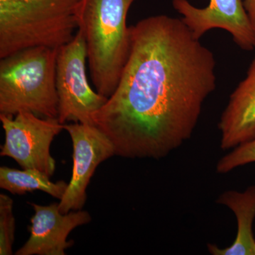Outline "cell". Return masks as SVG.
<instances>
[{
  "label": "cell",
  "instance_id": "obj_11",
  "mask_svg": "<svg viewBox=\"0 0 255 255\" xmlns=\"http://www.w3.org/2000/svg\"><path fill=\"white\" fill-rule=\"evenodd\" d=\"M217 202L230 208L236 215L238 232L231 246L219 248L208 245V250L214 255H255V240L253 223L255 219V185L243 192L228 191L219 196Z\"/></svg>",
  "mask_w": 255,
  "mask_h": 255
},
{
  "label": "cell",
  "instance_id": "obj_10",
  "mask_svg": "<svg viewBox=\"0 0 255 255\" xmlns=\"http://www.w3.org/2000/svg\"><path fill=\"white\" fill-rule=\"evenodd\" d=\"M221 147L234 148L255 137V57L220 119Z\"/></svg>",
  "mask_w": 255,
  "mask_h": 255
},
{
  "label": "cell",
  "instance_id": "obj_4",
  "mask_svg": "<svg viewBox=\"0 0 255 255\" xmlns=\"http://www.w3.org/2000/svg\"><path fill=\"white\" fill-rule=\"evenodd\" d=\"M58 48H26L0 61V114L31 112L58 119L56 88Z\"/></svg>",
  "mask_w": 255,
  "mask_h": 255
},
{
  "label": "cell",
  "instance_id": "obj_3",
  "mask_svg": "<svg viewBox=\"0 0 255 255\" xmlns=\"http://www.w3.org/2000/svg\"><path fill=\"white\" fill-rule=\"evenodd\" d=\"M82 0H0V58L33 47L58 48L78 29Z\"/></svg>",
  "mask_w": 255,
  "mask_h": 255
},
{
  "label": "cell",
  "instance_id": "obj_2",
  "mask_svg": "<svg viewBox=\"0 0 255 255\" xmlns=\"http://www.w3.org/2000/svg\"><path fill=\"white\" fill-rule=\"evenodd\" d=\"M136 0H82L78 30L86 42L87 61L96 91L110 98L128 59L130 28L127 18Z\"/></svg>",
  "mask_w": 255,
  "mask_h": 255
},
{
  "label": "cell",
  "instance_id": "obj_5",
  "mask_svg": "<svg viewBox=\"0 0 255 255\" xmlns=\"http://www.w3.org/2000/svg\"><path fill=\"white\" fill-rule=\"evenodd\" d=\"M86 42L78 31L73 39L58 48L56 88L58 120L95 125V118L108 98L94 91L86 73Z\"/></svg>",
  "mask_w": 255,
  "mask_h": 255
},
{
  "label": "cell",
  "instance_id": "obj_12",
  "mask_svg": "<svg viewBox=\"0 0 255 255\" xmlns=\"http://www.w3.org/2000/svg\"><path fill=\"white\" fill-rule=\"evenodd\" d=\"M64 181L53 182L50 176L36 169H19L0 167V187L12 194L23 195L27 192L41 191L61 200L68 188Z\"/></svg>",
  "mask_w": 255,
  "mask_h": 255
},
{
  "label": "cell",
  "instance_id": "obj_15",
  "mask_svg": "<svg viewBox=\"0 0 255 255\" xmlns=\"http://www.w3.org/2000/svg\"><path fill=\"white\" fill-rule=\"evenodd\" d=\"M243 4L251 23L255 42V0H243Z\"/></svg>",
  "mask_w": 255,
  "mask_h": 255
},
{
  "label": "cell",
  "instance_id": "obj_9",
  "mask_svg": "<svg viewBox=\"0 0 255 255\" xmlns=\"http://www.w3.org/2000/svg\"><path fill=\"white\" fill-rule=\"evenodd\" d=\"M30 205L35 212L31 219V235L16 255H65V251L73 245V241H68L69 234L92 221L90 214L82 210L62 214L58 203L48 206L30 203Z\"/></svg>",
  "mask_w": 255,
  "mask_h": 255
},
{
  "label": "cell",
  "instance_id": "obj_1",
  "mask_svg": "<svg viewBox=\"0 0 255 255\" xmlns=\"http://www.w3.org/2000/svg\"><path fill=\"white\" fill-rule=\"evenodd\" d=\"M129 28L128 59L95 125L116 155L163 158L192 135L216 90V59L179 18L157 15Z\"/></svg>",
  "mask_w": 255,
  "mask_h": 255
},
{
  "label": "cell",
  "instance_id": "obj_8",
  "mask_svg": "<svg viewBox=\"0 0 255 255\" xmlns=\"http://www.w3.org/2000/svg\"><path fill=\"white\" fill-rule=\"evenodd\" d=\"M172 5L197 39L213 28H221L231 33L242 49H255L254 34L243 0H209L205 8L196 7L188 0H173Z\"/></svg>",
  "mask_w": 255,
  "mask_h": 255
},
{
  "label": "cell",
  "instance_id": "obj_13",
  "mask_svg": "<svg viewBox=\"0 0 255 255\" xmlns=\"http://www.w3.org/2000/svg\"><path fill=\"white\" fill-rule=\"evenodd\" d=\"M12 199L6 194H0V255H12L14 241L15 219L13 214Z\"/></svg>",
  "mask_w": 255,
  "mask_h": 255
},
{
  "label": "cell",
  "instance_id": "obj_7",
  "mask_svg": "<svg viewBox=\"0 0 255 255\" xmlns=\"http://www.w3.org/2000/svg\"><path fill=\"white\" fill-rule=\"evenodd\" d=\"M71 137L73 168L71 179L61 200L62 214L82 210L87 200V188L98 165L115 155L110 138L99 128L90 124H64Z\"/></svg>",
  "mask_w": 255,
  "mask_h": 255
},
{
  "label": "cell",
  "instance_id": "obj_14",
  "mask_svg": "<svg viewBox=\"0 0 255 255\" xmlns=\"http://www.w3.org/2000/svg\"><path fill=\"white\" fill-rule=\"evenodd\" d=\"M253 162H255V137L234 147L232 152L220 159L216 169L220 174H226Z\"/></svg>",
  "mask_w": 255,
  "mask_h": 255
},
{
  "label": "cell",
  "instance_id": "obj_6",
  "mask_svg": "<svg viewBox=\"0 0 255 255\" xmlns=\"http://www.w3.org/2000/svg\"><path fill=\"white\" fill-rule=\"evenodd\" d=\"M5 141L0 155L9 157L23 169H36L50 177L55 170V160L50 155L53 139L64 130L58 119L41 118L31 112L11 116L0 114Z\"/></svg>",
  "mask_w": 255,
  "mask_h": 255
}]
</instances>
